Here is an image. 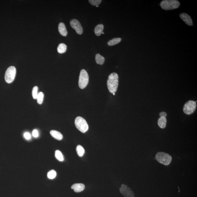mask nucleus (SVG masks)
<instances>
[{
	"label": "nucleus",
	"instance_id": "nucleus-29",
	"mask_svg": "<svg viewBox=\"0 0 197 197\" xmlns=\"http://www.w3.org/2000/svg\"><path fill=\"white\" fill-rule=\"evenodd\" d=\"M113 95H114L115 94V93H113Z\"/></svg>",
	"mask_w": 197,
	"mask_h": 197
},
{
	"label": "nucleus",
	"instance_id": "nucleus-15",
	"mask_svg": "<svg viewBox=\"0 0 197 197\" xmlns=\"http://www.w3.org/2000/svg\"><path fill=\"white\" fill-rule=\"evenodd\" d=\"M104 26L102 24H99L97 26L94 28V31L97 36H100L103 32Z\"/></svg>",
	"mask_w": 197,
	"mask_h": 197
},
{
	"label": "nucleus",
	"instance_id": "nucleus-17",
	"mask_svg": "<svg viewBox=\"0 0 197 197\" xmlns=\"http://www.w3.org/2000/svg\"><path fill=\"white\" fill-rule=\"evenodd\" d=\"M95 60L97 64L99 65L103 64L105 61V59L103 56H101L99 54H96L95 56Z\"/></svg>",
	"mask_w": 197,
	"mask_h": 197
},
{
	"label": "nucleus",
	"instance_id": "nucleus-21",
	"mask_svg": "<svg viewBox=\"0 0 197 197\" xmlns=\"http://www.w3.org/2000/svg\"><path fill=\"white\" fill-rule=\"evenodd\" d=\"M44 98V94L42 92H38L37 99V103L41 105L43 103V100Z\"/></svg>",
	"mask_w": 197,
	"mask_h": 197
},
{
	"label": "nucleus",
	"instance_id": "nucleus-11",
	"mask_svg": "<svg viewBox=\"0 0 197 197\" xmlns=\"http://www.w3.org/2000/svg\"><path fill=\"white\" fill-rule=\"evenodd\" d=\"M85 185L82 183L74 184L72 186L71 188L73 189L75 193H80L84 190L85 189Z\"/></svg>",
	"mask_w": 197,
	"mask_h": 197
},
{
	"label": "nucleus",
	"instance_id": "nucleus-26",
	"mask_svg": "<svg viewBox=\"0 0 197 197\" xmlns=\"http://www.w3.org/2000/svg\"><path fill=\"white\" fill-rule=\"evenodd\" d=\"M32 135L34 138H37L39 136L38 131L36 129L34 130L32 132Z\"/></svg>",
	"mask_w": 197,
	"mask_h": 197
},
{
	"label": "nucleus",
	"instance_id": "nucleus-18",
	"mask_svg": "<svg viewBox=\"0 0 197 197\" xmlns=\"http://www.w3.org/2000/svg\"><path fill=\"white\" fill-rule=\"evenodd\" d=\"M122 40V39L120 38H113L107 42L108 45L112 46L115 45L119 43Z\"/></svg>",
	"mask_w": 197,
	"mask_h": 197
},
{
	"label": "nucleus",
	"instance_id": "nucleus-5",
	"mask_svg": "<svg viewBox=\"0 0 197 197\" xmlns=\"http://www.w3.org/2000/svg\"><path fill=\"white\" fill-rule=\"evenodd\" d=\"M89 82V76L87 72L84 69L81 70L79 75L78 85L81 89H84Z\"/></svg>",
	"mask_w": 197,
	"mask_h": 197
},
{
	"label": "nucleus",
	"instance_id": "nucleus-27",
	"mask_svg": "<svg viewBox=\"0 0 197 197\" xmlns=\"http://www.w3.org/2000/svg\"><path fill=\"white\" fill-rule=\"evenodd\" d=\"M166 115H167V114H166V112H161V113L160 114V117H166Z\"/></svg>",
	"mask_w": 197,
	"mask_h": 197
},
{
	"label": "nucleus",
	"instance_id": "nucleus-12",
	"mask_svg": "<svg viewBox=\"0 0 197 197\" xmlns=\"http://www.w3.org/2000/svg\"><path fill=\"white\" fill-rule=\"evenodd\" d=\"M58 29L59 33L62 36H66L67 35V31L66 28L64 24L63 23H60L59 25Z\"/></svg>",
	"mask_w": 197,
	"mask_h": 197
},
{
	"label": "nucleus",
	"instance_id": "nucleus-8",
	"mask_svg": "<svg viewBox=\"0 0 197 197\" xmlns=\"http://www.w3.org/2000/svg\"><path fill=\"white\" fill-rule=\"evenodd\" d=\"M120 193L125 197H134L133 192L127 185L122 184L119 188Z\"/></svg>",
	"mask_w": 197,
	"mask_h": 197
},
{
	"label": "nucleus",
	"instance_id": "nucleus-10",
	"mask_svg": "<svg viewBox=\"0 0 197 197\" xmlns=\"http://www.w3.org/2000/svg\"><path fill=\"white\" fill-rule=\"evenodd\" d=\"M180 17L187 25L190 26L193 25V22L191 18L188 14L185 13H182L180 14Z\"/></svg>",
	"mask_w": 197,
	"mask_h": 197
},
{
	"label": "nucleus",
	"instance_id": "nucleus-25",
	"mask_svg": "<svg viewBox=\"0 0 197 197\" xmlns=\"http://www.w3.org/2000/svg\"><path fill=\"white\" fill-rule=\"evenodd\" d=\"M24 137L26 140H29L31 138V135L29 132H25L24 134Z\"/></svg>",
	"mask_w": 197,
	"mask_h": 197
},
{
	"label": "nucleus",
	"instance_id": "nucleus-13",
	"mask_svg": "<svg viewBox=\"0 0 197 197\" xmlns=\"http://www.w3.org/2000/svg\"><path fill=\"white\" fill-rule=\"evenodd\" d=\"M51 136L54 138L58 140H61L63 138V135L58 131L55 130H51L50 131Z\"/></svg>",
	"mask_w": 197,
	"mask_h": 197
},
{
	"label": "nucleus",
	"instance_id": "nucleus-9",
	"mask_svg": "<svg viewBox=\"0 0 197 197\" xmlns=\"http://www.w3.org/2000/svg\"><path fill=\"white\" fill-rule=\"evenodd\" d=\"M70 25L72 28L75 30L78 34L81 35L83 32V29L80 22L76 19H73L70 21Z\"/></svg>",
	"mask_w": 197,
	"mask_h": 197
},
{
	"label": "nucleus",
	"instance_id": "nucleus-19",
	"mask_svg": "<svg viewBox=\"0 0 197 197\" xmlns=\"http://www.w3.org/2000/svg\"><path fill=\"white\" fill-rule=\"evenodd\" d=\"M76 150L78 155L79 157H82L85 153L84 148L81 145H78L76 147Z\"/></svg>",
	"mask_w": 197,
	"mask_h": 197
},
{
	"label": "nucleus",
	"instance_id": "nucleus-14",
	"mask_svg": "<svg viewBox=\"0 0 197 197\" xmlns=\"http://www.w3.org/2000/svg\"><path fill=\"white\" fill-rule=\"evenodd\" d=\"M166 122H167V120L166 117H160L158 121V126L161 129H164L166 127Z\"/></svg>",
	"mask_w": 197,
	"mask_h": 197
},
{
	"label": "nucleus",
	"instance_id": "nucleus-6",
	"mask_svg": "<svg viewBox=\"0 0 197 197\" xmlns=\"http://www.w3.org/2000/svg\"><path fill=\"white\" fill-rule=\"evenodd\" d=\"M16 70L15 67L10 66L7 69L5 75V80L8 83H11L15 79Z\"/></svg>",
	"mask_w": 197,
	"mask_h": 197
},
{
	"label": "nucleus",
	"instance_id": "nucleus-7",
	"mask_svg": "<svg viewBox=\"0 0 197 197\" xmlns=\"http://www.w3.org/2000/svg\"><path fill=\"white\" fill-rule=\"evenodd\" d=\"M197 107L196 102L193 100H189L184 105L183 110L184 113L187 115H190L194 113Z\"/></svg>",
	"mask_w": 197,
	"mask_h": 197
},
{
	"label": "nucleus",
	"instance_id": "nucleus-3",
	"mask_svg": "<svg viewBox=\"0 0 197 197\" xmlns=\"http://www.w3.org/2000/svg\"><path fill=\"white\" fill-rule=\"evenodd\" d=\"M157 161L165 166H168L172 161V157L170 155L163 152H158L156 155Z\"/></svg>",
	"mask_w": 197,
	"mask_h": 197
},
{
	"label": "nucleus",
	"instance_id": "nucleus-28",
	"mask_svg": "<svg viewBox=\"0 0 197 197\" xmlns=\"http://www.w3.org/2000/svg\"><path fill=\"white\" fill-rule=\"evenodd\" d=\"M102 34H104V33L103 32H102Z\"/></svg>",
	"mask_w": 197,
	"mask_h": 197
},
{
	"label": "nucleus",
	"instance_id": "nucleus-2",
	"mask_svg": "<svg viewBox=\"0 0 197 197\" xmlns=\"http://www.w3.org/2000/svg\"><path fill=\"white\" fill-rule=\"evenodd\" d=\"M180 6V2L176 0H164L160 3L162 8L166 10L177 9Z\"/></svg>",
	"mask_w": 197,
	"mask_h": 197
},
{
	"label": "nucleus",
	"instance_id": "nucleus-1",
	"mask_svg": "<svg viewBox=\"0 0 197 197\" xmlns=\"http://www.w3.org/2000/svg\"><path fill=\"white\" fill-rule=\"evenodd\" d=\"M119 82V77L116 73H113L108 76L107 81V86L109 91L111 93H115L116 92Z\"/></svg>",
	"mask_w": 197,
	"mask_h": 197
},
{
	"label": "nucleus",
	"instance_id": "nucleus-23",
	"mask_svg": "<svg viewBox=\"0 0 197 197\" xmlns=\"http://www.w3.org/2000/svg\"><path fill=\"white\" fill-rule=\"evenodd\" d=\"M38 87L37 86H35L33 88L32 91V94L33 98L34 99H36L38 95Z\"/></svg>",
	"mask_w": 197,
	"mask_h": 197
},
{
	"label": "nucleus",
	"instance_id": "nucleus-16",
	"mask_svg": "<svg viewBox=\"0 0 197 197\" xmlns=\"http://www.w3.org/2000/svg\"><path fill=\"white\" fill-rule=\"evenodd\" d=\"M67 46L64 44L61 43L57 47V51L59 53L62 54L65 53L66 51Z\"/></svg>",
	"mask_w": 197,
	"mask_h": 197
},
{
	"label": "nucleus",
	"instance_id": "nucleus-24",
	"mask_svg": "<svg viewBox=\"0 0 197 197\" xmlns=\"http://www.w3.org/2000/svg\"><path fill=\"white\" fill-rule=\"evenodd\" d=\"M89 1L92 5L97 6H99L102 1L101 0H89Z\"/></svg>",
	"mask_w": 197,
	"mask_h": 197
},
{
	"label": "nucleus",
	"instance_id": "nucleus-22",
	"mask_svg": "<svg viewBox=\"0 0 197 197\" xmlns=\"http://www.w3.org/2000/svg\"><path fill=\"white\" fill-rule=\"evenodd\" d=\"M56 175L57 174L56 171L54 170H52L48 172L47 176L49 179H53L55 178Z\"/></svg>",
	"mask_w": 197,
	"mask_h": 197
},
{
	"label": "nucleus",
	"instance_id": "nucleus-20",
	"mask_svg": "<svg viewBox=\"0 0 197 197\" xmlns=\"http://www.w3.org/2000/svg\"><path fill=\"white\" fill-rule=\"evenodd\" d=\"M55 156L57 159L60 161H63L64 160L63 155L60 150H57L55 151Z\"/></svg>",
	"mask_w": 197,
	"mask_h": 197
},
{
	"label": "nucleus",
	"instance_id": "nucleus-4",
	"mask_svg": "<svg viewBox=\"0 0 197 197\" xmlns=\"http://www.w3.org/2000/svg\"><path fill=\"white\" fill-rule=\"evenodd\" d=\"M75 126L80 131L85 133L89 130V126L86 120L81 116H78L75 120Z\"/></svg>",
	"mask_w": 197,
	"mask_h": 197
}]
</instances>
